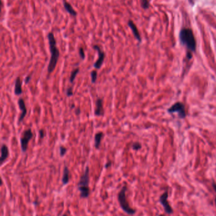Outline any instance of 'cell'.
<instances>
[{
  "instance_id": "277c9868",
  "label": "cell",
  "mask_w": 216,
  "mask_h": 216,
  "mask_svg": "<svg viewBox=\"0 0 216 216\" xmlns=\"http://www.w3.org/2000/svg\"><path fill=\"white\" fill-rule=\"evenodd\" d=\"M126 190H127L126 186H124L122 188V189L120 190V191L118 194V200L120 204V205L123 210L129 215H133L136 213V210L132 209L129 206L127 201L126 195Z\"/></svg>"
},
{
  "instance_id": "4316f807",
  "label": "cell",
  "mask_w": 216,
  "mask_h": 216,
  "mask_svg": "<svg viewBox=\"0 0 216 216\" xmlns=\"http://www.w3.org/2000/svg\"><path fill=\"white\" fill-rule=\"evenodd\" d=\"M75 114H79L80 113H81V110H80V109H79V108H78V109H77L76 110H75Z\"/></svg>"
},
{
  "instance_id": "d6986e66",
  "label": "cell",
  "mask_w": 216,
  "mask_h": 216,
  "mask_svg": "<svg viewBox=\"0 0 216 216\" xmlns=\"http://www.w3.org/2000/svg\"><path fill=\"white\" fill-rule=\"evenodd\" d=\"M141 5L143 9H148L150 6L149 0H141Z\"/></svg>"
},
{
  "instance_id": "ac0fdd59",
  "label": "cell",
  "mask_w": 216,
  "mask_h": 216,
  "mask_svg": "<svg viewBox=\"0 0 216 216\" xmlns=\"http://www.w3.org/2000/svg\"><path fill=\"white\" fill-rule=\"evenodd\" d=\"M97 76H98V73H97V71L93 70V71H91V82H92V83L95 84L97 82Z\"/></svg>"
},
{
  "instance_id": "7a4b0ae2",
  "label": "cell",
  "mask_w": 216,
  "mask_h": 216,
  "mask_svg": "<svg viewBox=\"0 0 216 216\" xmlns=\"http://www.w3.org/2000/svg\"><path fill=\"white\" fill-rule=\"evenodd\" d=\"M179 38L181 44L186 46L190 51H195L196 47V41L193 31L190 28L182 29L179 34Z\"/></svg>"
},
{
  "instance_id": "4fadbf2b",
  "label": "cell",
  "mask_w": 216,
  "mask_h": 216,
  "mask_svg": "<svg viewBox=\"0 0 216 216\" xmlns=\"http://www.w3.org/2000/svg\"><path fill=\"white\" fill-rule=\"evenodd\" d=\"M1 158H0V161H1V164H3V162L8 158L9 156V150L8 147L5 144H3L1 149Z\"/></svg>"
},
{
  "instance_id": "8fae6325",
  "label": "cell",
  "mask_w": 216,
  "mask_h": 216,
  "mask_svg": "<svg viewBox=\"0 0 216 216\" xmlns=\"http://www.w3.org/2000/svg\"><path fill=\"white\" fill-rule=\"evenodd\" d=\"M129 27L131 28V30H132V32L135 37V38L139 41V42H141L142 41V38H141V36H140V32H139L138 31V30L136 26V25L134 24V22L132 21V20H129L128 21V23Z\"/></svg>"
},
{
  "instance_id": "f1b7e54d",
  "label": "cell",
  "mask_w": 216,
  "mask_h": 216,
  "mask_svg": "<svg viewBox=\"0 0 216 216\" xmlns=\"http://www.w3.org/2000/svg\"><path fill=\"white\" fill-rule=\"evenodd\" d=\"M62 216H68V215H65V214H64V215H63Z\"/></svg>"
},
{
  "instance_id": "9a60e30c",
  "label": "cell",
  "mask_w": 216,
  "mask_h": 216,
  "mask_svg": "<svg viewBox=\"0 0 216 216\" xmlns=\"http://www.w3.org/2000/svg\"><path fill=\"white\" fill-rule=\"evenodd\" d=\"M103 136V132H98L95 136V148L98 149L101 145V141Z\"/></svg>"
},
{
  "instance_id": "44dd1931",
  "label": "cell",
  "mask_w": 216,
  "mask_h": 216,
  "mask_svg": "<svg viewBox=\"0 0 216 216\" xmlns=\"http://www.w3.org/2000/svg\"><path fill=\"white\" fill-rule=\"evenodd\" d=\"M79 54L80 58H81L82 59H84L86 56H85V53H84V49H83V48H79Z\"/></svg>"
},
{
  "instance_id": "603a6c76",
  "label": "cell",
  "mask_w": 216,
  "mask_h": 216,
  "mask_svg": "<svg viewBox=\"0 0 216 216\" xmlns=\"http://www.w3.org/2000/svg\"><path fill=\"white\" fill-rule=\"evenodd\" d=\"M133 149L135 150H139V149H140L141 147H142V145L140 144H139V143H134L133 144V146H132Z\"/></svg>"
},
{
  "instance_id": "2e32d148",
  "label": "cell",
  "mask_w": 216,
  "mask_h": 216,
  "mask_svg": "<svg viewBox=\"0 0 216 216\" xmlns=\"http://www.w3.org/2000/svg\"><path fill=\"white\" fill-rule=\"evenodd\" d=\"M69 181V170L67 166H65L64 169V175L62 177V183L64 184H67Z\"/></svg>"
},
{
  "instance_id": "5b68a950",
  "label": "cell",
  "mask_w": 216,
  "mask_h": 216,
  "mask_svg": "<svg viewBox=\"0 0 216 216\" xmlns=\"http://www.w3.org/2000/svg\"><path fill=\"white\" fill-rule=\"evenodd\" d=\"M33 137V133L30 128L26 130L23 132V134L20 138L21 148L23 152H26L28 147L29 142L30 140L32 139Z\"/></svg>"
},
{
  "instance_id": "52a82bcc",
  "label": "cell",
  "mask_w": 216,
  "mask_h": 216,
  "mask_svg": "<svg viewBox=\"0 0 216 216\" xmlns=\"http://www.w3.org/2000/svg\"><path fill=\"white\" fill-rule=\"evenodd\" d=\"M168 192H165L160 197L159 201L160 202V204L162 205V206L164 208V210L165 211V212L168 214H171L173 212V209L171 207V206L169 204L168 200Z\"/></svg>"
},
{
  "instance_id": "e0dca14e",
  "label": "cell",
  "mask_w": 216,
  "mask_h": 216,
  "mask_svg": "<svg viewBox=\"0 0 216 216\" xmlns=\"http://www.w3.org/2000/svg\"><path fill=\"white\" fill-rule=\"evenodd\" d=\"M79 72V68H75V70H74L71 72V74H70V79H69V81H70V83H73L74 82V81L75 80V79L76 78V76L78 75Z\"/></svg>"
},
{
  "instance_id": "cb8c5ba5",
  "label": "cell",
  "mask_w": 216,
  "mask_h": 216,
  "mask_svg": "<svg viewBox=\"0 0 216 216\" xmlns=\"http://www.w3.org/2000/svg\"><path fill=\"white\" fill-rule=\"evenodd\" d=\"M39 136H40V138H44V135H45V133H44V130H39Z\"/></svg>"
},
{
  "instance_id": "7402d4cb",
  "label": "cell",
  "mask_w": 216,
  "mask_h": 216,
  "mask_svg": "<svg viewBox=\"0 0 216 216\" xmlns=\"http://www.w3.org/2000/svg\"><path fill=\"white\" fill-rule=\"evenodd\" d=\"M66 94L68 97H71L73 95V89L72 87H69L66 90Z\"/></svg>"
},
{
  "instance_id": "7c38bea8",
  "label": "cell",
  "mask_w": 216,
  "mask_h": 216,
  "mask_svg": "<svg viewBox=\"0 0 216 216\" xmlns=\"http://www.w3.org/2000/svg\"><path fill=\"white\" fill-rule=\"evenodd\" d=\"M22 83L20 79V77L18 76L17 78L15 80V89H14V92L15 94L17 96H19L22 94Z\"/></svg>"
},
{
  "instance_id": "484cf974",
  "label": "cell",
  "mask_w": 216,
  "mask_h": 216,
  "mask_svg": "<svg viewBox=\"0 0 216 216\" xmlns=\"http://www.w3.org/2000/svg\"><path fill=\"white\" fill-rule=\"evenodd\" d=\"M212 187H213V188H214V191L216 192V183L215 182L212 183ZM215 205H216V197L215 198Z\"/></svg>"
},
{
  "instance_id": "f546056e",
  "label": "cell",
  "mask_w": 216,
  "mask_h": 216,
  "mask_svg": "<svg viewBox=\"0 0 216 216\" xmlns=\"http://www.w3.org/2000/svg\"><path fill=\"white\" fill-rule=\"evenodd\" d=\"M159 216H164V215H159Z\"/></svg>"
},
{
  "instance_id": "83f0119b",
  "label": "cell",
  "mask_w": 216,
  "mask_h": 216,
  "mask_svg": "<svg viewBox=\"0 0 216 216\" xmlns=\"http://www.w3.org/2000/svg\"><path fill=\"white\" fill-rule=\"evenodd\" d=\"M110 165H111V162H108V163H107V164L105 165V167H109Z\"/></svg>"
},
{
  "instance_id": "d4e9b609",
  "label": "cell",
  "mask_w": 216,
  "mask_h": 216,
  "mask_svg": "<svg viewBox=\"0 0 216 216\" xmlns=\"http://www.w3.org/2000/svg\"><path fill=\"white\" fill-rule=\"evenodd\" d=\"M30 79H31V76H30V75H28V76L26 77V78H25V84H28V83L29 82V81L30 80Z\"/></svg>"
},
{
  "instance_id": "3957f363",
  "label": "cell",
  "mask_w": 216,
  "mask_h": 216,
  "mask_svg": "<svg viewBox=\"0 0 216 216\" xmlns=\"http://www.w3.org/2000/svg\"><path fill=\"white\" fill-rule=\"evenodd\" d=\"M89 169L88 166L86 167L84 173L81 177L79 183V189L80 191V195L81 198H86L89 195Z\"/></svg>"
},
{
  "instance_id": "9c48e42d",
  "label": "cell",
  "mask_w": 216,
  "mask_h": 216,
  "mask_svg": "<svg viewBox=\"0 0 216 216\" xmlns=\"http://www.w3.org/2000/svg\"><path fill=\"white\" fill-rule=\"evenodd\" d=\"M18 104H19L20 110L22 111V113L19 117V123H20L24 120L25 116L27 114V108H26V106L25 104V102H24V99H19Z\"/></svg>"
},
{
  "instance_id": "8992f818",
  "label": "cell",
  "mask_w": 216,
  "mask_h": 216,
  "mask_svg": "<svg viewBox=\"0 0 216 216\" xmlns=\"http://www.w3.org/2000/svg\"><path fill=\"white\" fill-rule=\"evenodd\" d=\"M170 113H178L179 116L181 118H184L186 117V110H185V106L181 102H176L172 107H170V109L168 110Z\"/></svg>"
},
{
  "instance_id": "ffe728a7",
  "label": "cell",
  "mask_w": 216,
  "mask_h": 216,
  "mask_svg": "<svg viewBox=\"0 0 216 216\" xmlns=\"http://www.w3.org/2000/svg\"><path fill=\"white\" fill-rule=\"evenodd\" d=\"M67 152V149L63 146L60 147V155L61 157H63L65 156V154Z\"/></svg>"
},
{
  "instance_id": "6da1fadb",
  "label": "cell",
  "mask_w": 216,
  "mask_h": 216,
  "mask_svg": "<svg viewBox=\"0 0 216 216\" xmlns=\"http://www.w3.org/2000/svg\"><path fill=\"white\" fill-rule=\"evenodd\" d=\"M50 50L51 52V58L48 67V73H52L55 69L57 65L58 60L60 56V52L56 46V41L52 32H50L48 35Z\"/></svg>"
},
{
  "instance_id": "ba28073f",
  "label": "cell",
  "mask_w": 216,
  "mask_h": 216,
  "mask_svg": "<svg viewBox=\"0 0 216 216\" xmlns=\"http://www.w3.org/2000/svg\"><path fill=\"white\" fill-rule=\"evenodd\" d=\"M93 49L95 50L98 53V59L96 61V62L95 63L94 67L96 69H100L103 63L105 54V53L102 51V50L100 48V46H98V45H93Z\"/></svg>"
},
{
  "instance_id": "5bb4252c",
  "label": "cell",
  "mask_w": 216,
  "mask_h": 216,
  "mask_svg": "<svg viewBox=\"0 0 216 216\" xmlns=\"http://www.w3.org/2000/svg\"><path fill=\"white\" fill-rule=\"evenodd\" d=\"M64 6L67 12H68L72 17H76L78 13H77L75 10L73 8L72 5L67 2L66 0H64Z\"/></svg>"
},
{
  "instance_id": "30bf717a",
  "label": "cell",
  "mask_w": 216,
  "mask_h": 216,
  "mask_svg": "<svg viewBox=\"0 0 216 216\" xmlns=\"http://www.w3.org/2000/svg\"><path fill=\"white\" fill-rule=\"evenodd\" d=\"M104 113L103 107V100L101 98H98L96 102V109L95 110V114L97 116H103Z\"/></svg>"
}]
</instances>
